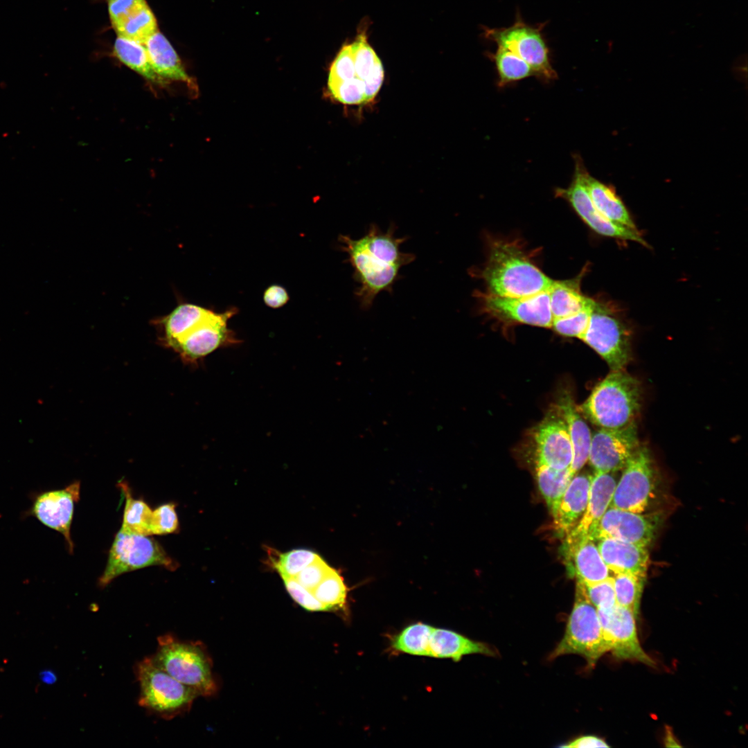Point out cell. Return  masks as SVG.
I'll return each instance as SVG.
<instances>
[{"label":"cell","instance_id":"1","mask_svg":"<svg viewBox=\"0 0 748 748\" xmlns=\"http://www.w3.org/2000/svg\"><path fill=\"white\" fill-rule=\"evenodd\" d=\"M396 229L391 223L382 231L377 224H371L361 238L339 237L340 249L347 254L346 261L353 269V277L358 284L355 295L362 310L370 309L380 292L391 293L401 268L416 258L414 254L400 250L407 238L396 237Z\"/></svg>","mask_w":748,"mask_h":748},{"label":"cell","instance_id":"2","mask_svg":"<svg viewBox=\"0 0 748 748\" xmlns=\"http://www.w3.org/2000/svg\"><path fill=\"white\" fill-rule=\"evenodd\" d=\"M641 400L639 381L623 370L612 371L577 409L600 428L618 429L636 421Z\"/></svg>","mask_w":748,"mask_h":748},{"label":"cell","instance_id":"3","mask_svg":"<svg viewBox=\"0 0 748 748\" xmlns=\"http://www.w3.org/2000/svg\"><path fill=\"white\" fill-rule=\"evenodd\" d=\"M489 293L508 297L535 295L549 290L553 280L545 275L515 244H493L481 271Z\"/></svg>","mask_w":748,"mask_h":748},{"label":"cell","instance_id":"4","mask_svg":"<svg viewBox=\"0 0 748 748\" xmlns=\"http://www.w3.org/2000/svg\"><path fill=\"white\" fill-rule=\"evenodd\" d=\"M134 673L139 684V705L163 720H170L187 712L198 697L194 690L159 666L152 656L139 661Z\"/></svg>","mask_w":748,"mask_h":748},{"label":"cell","instance_id":"5","mask_svg":"<svg viewBox=\"0 0 748 748\" xmlns=\"http://www.w3.org/2000/svg\"><path fill=\"white\" fill-rule=\"evenodd\" d=\"M152 657L159 666L198 696L216 692L210 660L199 643L181 641L171 634L159 636Z\"/></svg>","mask_w":748,"mask_h":748},{"label":"cell","instance_id":"6","mask_svg":"<svg viewBox=\"0 0 748 748\" xmlns=\"http://www.w3.org/2000/svg\"><path fill=\"white\" fill-rule=\"evenodd\" d=\"M609 651L597 609L588 599L585 585L577 582L575 601L564 634L549 659L568 654L582 656L590 667Z\"/></svg>","mask_w":748,"mask_h":748},{"label":"cell","instance_id":"7","mask_svg":"<svg viewBox=\"0 0 748 748\" xmlns=\"http://www.w3.org/2000/svg\"><path fill=\"white\" fill-rule=\"evenodd\" d=\"M154 565L170 571L177 568V562L156 540L120 529L109 550L105 571L98 580L99 585L106 587L123 573Z\"/></svg>","mask_w":748,"mask_h":748},{"label":"cell","instance_id":"8","mask_svg":"<svg viewBox=\"0 0 748 748\" xmlns=\"http://www.w3.org/2000/svg\"><path fill=\"white\" fill-rule=\"evenodd\" d=\"M607 363L623 370L632 357L630 332L609 305L595 301L588 328L581 339Z\"/></svg>","mask_w":748,"mask_h":748},{"label":"cell","instance_id":"9","mask_svg":"<svg viewBox=\"0 0 748 748\" xmlns=\"http://www.w3.org/2000/svg\"><path fill=\"white\" fill-rule=\"evenodd\" d=\"M544 24L533 26L525 23L517 13L515 22L505 28H484L485 37L497 46L517 54L533 69L535 75L546 80H554L549 48L542 35Z\"/></svg>","mask_w":748,"mask_h":748},{"label":"cell","instance_id":"10","mask_svg":"<svg viewBox=\"0 0 748 748\" xmlns=\"http://www.w3.org/2000/svg\"><path fill=\"white\" fill-rule=\"evenodd\" d=\"M237 310L224 312L212 311L202 322L185 335L172 343L168 349L177 353L181 360L190 366L197 365L217 349L239 344L240 340L228 327V321Z\"/></svg>","mask_w":748,"mask_h":748},{"label":"cell","instance_id":"11","mask_svg":"<svg viewBox=\"0 0 748 748\" xmlns=\"http://www.w3.org/2000/svg\"><path fill=\"white\" fill-rule=\"evenodd\" d=\"M617 482L609 506L643 513L653 497L656 470L648 448L640 445Z\"/></svg>","mask_w":748,"mask_h":748},{"label":"cell","instance_id":"12","mask_svg":"<svg viewBox=\"0 0 748 748\" xmlns=\"http://www.w3.org/2000/svg\"><path fill=\"white\" fill-rule=\"evenodd\" d=\"M80 482L75 481L62 489L34 493L31 505L24 514L62 534L70 553L73 551L71 526L74 506L80 499Z\"/></svg>","mask_w":748,"mask_h":748},{"label":"cell","instance_id":"13","mask_svg":"<svg viewBox=\"0 0 748 748\" xmlns=\"http://www.w3.org/2000/svg\"><path fill=\"white\" fill-rule=\"evenodd\" d=\"M639 446L636 421L618 429L599 428L591 434L588 461L595 472H615Z\"/></svg>","mask_w":748,"mask_h":748},{"label":"cell","instance_id":"14","mask_svg":"<svg viewBox=\"0 0 748 748\" xmlns=\"http://www.w3.org/2000/svg\"><path fill=\"white\" fill-rule=\"evenodd\" d=\"M659 523L654 514H642L609 507L587 535L596 541L611 537L647 548L652 542Z\"/></svg>","mask_w":748,"mask_h":748},{"label":"cell","instance_id":"15","mask_svg":"<svg viewBox=\"0 0 748 748\" xmlns=\"http://www.w3.org/2000/svg\"><path fill=\"white\" fill-rule=\"evenodd\" d=\"M597 612L609 651L620 659L654 665L640 645L636 617L632 611L616 604L610 609H597Z\"/></svg>","mask_w":748,"mask_h":748},{"label":"cell","instance_id":"16","mask_svg":"<svg viewBox=\"0 0 748 748\" xmlns=\"http://www.w3.org/2000/svg\"><path fill=\"white\" fill-rule=\"evenodd\" d=\"M483 310L497 319L534 326L551 328L553 316L549 290L523 297L481 294Z\"/></svg>","mask_w":748,"mask_h":748},{"label":"cell","instance_id":"17","mask_svg":"<svg viewBox=\"0 0 748 748\" xmlns=\"http://www.w3.org/2000/svg\"><path fill=\"white\" fill-rule=\"evenodd\" d=\"M571 184L567 188H558L556 195L568 201L580 218L596 233L616 239L630 240L648 247L637 229L614 222L603 215L594 205L582 183L578 169L575 167Z\"/></svg>","mask_w":748,"mask_h":748},{"label":"cell","instance_id":"18","mask_svg":"<svg viewBox=\"0 0 748 748\" xmlns=\"http://www.w3.org/2000/svg\"><path fill=\"white\" fill-rule=\"evenodd\" d=\"M535 463L556 470L570 467L573 450L565 422L553 407L534 431Z\"/></svg>","mask_w":748,"mask_h":748},{"label":"cell","instance_id":"19","mask_svg":"<svg viewBox=\"0 0 748 748\" xmlns=\"http://www.w3.org/2000/svg\"><path fill=\"white\" fill-rule=\"evenodd\" d=\"M614 472H595L592 477L586 510L576 526L567 535V548L587 537L609 507L617 483Z\"/></svg>","mask_w":748,"mask_h":748},{"label":"cell","instance_id":"20","mask_svg":"<svg viewBox=\"0 0 748 748\" xmlns=\"http://www.w3.org/2000/svg\"><path fill=\"white\" fill-rule=\"evenodd\" d=\"M605 564L614 574L632 573L645 577L649 555L647 549L611 537L598 540Z\"/></svg>","mask_w":748,"mask_h":748},{"label":"cell","instance_id":"21","mask_svg":"<svg viewBox=\"0 0 748 748\" xmlns=\"http://www.w3.org/2000/svg\"><path fill=\"white\" fill-rule=\"evenodd\" d=\"M592 476L589 474L574 475L571 479L553 517L554 528L562 535H567L582 517L589 499Z\"/></svg>","mask_w":748,"mask_h":748},{"label":"cell","instance_id":"22","mask_svg":"<svg viewBox=\"0 0 748 748\" xmlns=\"http://www.w3.org/2000/svg\"><path fill=\"white\" fill-rule=\"evenodd\" d=\"M213 310L190 303H182L170 313L151 321L158 334L159 343L168 348L205 318Z\"/></svg>","mask_w":748,"mask_h":748},{"label":"cell","instance_id":"23","mask_svg":"<svg viewBox=\"0 0 748 748\" xmlns=\"http://www.w3.org/2000/svg\"><path fill=\"white\" fill-rule=\"evenodd\" d=\"M554 408L567 427L573 450V458L569 469L571 474L575 475L588 461L591 433L569 393H563Z\"/></svg>","mask_w":748,"mask_h":748},{"label":"cell","instance_id":"24","mask_svg":"<svg viewBox=\"0 0 748 748\" xmlns=\"http://www.w3.org/2000/svg\"><path fill=\"white\" fill-rule=\"evenodd\" d=\"M576 167L578 169L585 188L597 210L614 222L636 229L630 213L614 189L591 176L578 157L576 159Z\"/></svg>","mask_w":748,"mask_h":748},{"label":"cell","instance_id":"25","mask_svg":"<svg viewBox=\"0 0 748 748\" xmlns=\"http://www.w3.org/2000/svg\"><path fill=\"white\" fill-rule=\"evenodd\" d=\"M150 63L156 73L166 81L185 82L193 88V80L187 74L181 61L168 39L157 30L144 43Z\"/></svg>","mask_w":748,"mask_h":748},{"label":"cell","instance_id":"26","mask_svg":"<svg viewBox=\"0 0 748 748\" xmlns=\"http://www.w3.org/2000/svg\"><path fill=\"white\" fill-rule=\"evenodd\" d=\"M430 657L460 661L463 656L481 654L495 656L496 652L488 644L472 640L454 631L434 627L429 641Z\"/></svg>","mask_w":748,"mask_h":748},{"label":"cell","instance_id":"27","mask_svg":"<svg viewBox=\"0 0 748 748\" xmlns=\"http://www.w3.org/2000/svg\"><path fill=\"white\" fill-rule=\"evenodd\" d=\"M567 549L578 581L592 584L610 576V571L594 540L587 536Z\"/></svg>","mask_w":748,"mask_h":748},{"label":"cell","instance_id":"28","mask_svg":"<svg viewBox=\"0 0 748 748\" xmlns=\"http://www.w3.org/2000/svg\"><path fill=\"white\" fill-rule=\"evenodd\" d=\"M113 52L118 60L151 83L159 86L168 83L154 71L143 44L117 36Z\"/></svg>","mask_w":748,"mask_h":748},{"label":"cell","instance_id":"29","mask_svg":"<svg viewBox=\"0 0 748 748\" xmlns=\"http://www.w3.org/2000/svg\"><path fill=\"white\" fill-rule=\"evenodd\" d=\"M553 319L564 317L594 304V300L583 295L578 283L553 281L549 290Z\"/></svg>","mask_w":748,"mask_h":748},{"label":"cell","instance_id":"30","mask_svg":"<svg viewBox=\"0 0 748 748\" xmlns=\"http://www.w3.org/2000/svg\"><path fill=\"white\" fill-rule=\"evenodd\" d=\"M535 472L538 486L546 502L548 508L553 516L560 504L561 499L574 476L569 467L556 470L548 465L535 463Z\"/></svg>","mask_w":748,"mask_h":748},{"label":"cell","instance_id":"31","mask_svg":"<svg viewBox=\"0 0 748 748\" xmlns=\"http://www.w3.org/2000/svg\"><path fill=\"white\" fill-rule=\"evenodd\" d=\"M117 36L143 44L158 30L157 19L145 3L113 28Z\"/></svg>","mask_w":748,"mask_h":748},{"label":"cell","instance_id":"32","mask_svg":"<svg viewBox=\"0 0 748 748\" xmlns=\"http://www.w3.org/2000/svg\"><path fill=\"white\" fill-rule=\"evenodd\" d=\"M434 627L418 622L404 627L391 641V648L398 652L430 657L429 641Z\"/></svg>","mask_w":748,"mask_h":748},{"label":"cell","instance_id":"33","mask_svg":"<svg viewBox=\"0 0 748 748\" xmlns=\"http://www.w3.org/2000/svg\"><path fill=\"white\" fill-rule=\"evenodd\" d=\"M118 486L125 497L121 530L143 535H151L152 509L143 500L132 497L127 483L120 482Z\"/></svg>","mask_w":748,"mask_h":748},{"label":"cell","instance_id":"34","mask_svg":"<svg viewBox=\"0 0 748 748\" xmlns=\"http://www.w3.org/2000/svg\"><path fill=\"white\" fill-rule=\"evenodd\" d=\"M494 62L498 76L499 85L505 86L531 75H535L529 64L511 51L497 46L496 51L488 53Z\"/></svg>","mask_w":748,"mask_h":748},{"label":"cell","instance_id":"35","mask_svg":"<svg viewBox=\"0 0 748 748\" xmlns=\"http://www.w3.org/2000/svg\"><path fill=\"white\" fill-rule=\"evenodd\" d=\"M612 578L616 604L629 609L636 618L645 577L617 573Z\"/></svg>","mask_w":748,"mask_h":748},{"label":"cell","instance_id":"36","mask_svg":"<svg viewBox=\"0 0 748 748\" xmlns=\"http://www.w3.org/2000/svg\"><path fill=\"white\" fill-rule=\"evenodd\" d=\"M327 611L343 609L347 598V589L343 578L333 568L312 591Z\"/></svg>","mask_w":748,"mask_h":748},{"label":"cell","instance_id":"37","mask_svg":"<svg viewBox=\"0 0 748 748\" xmlns=\"http://www.w3.org/2000/svg\"><path fill=\"white\" fill-rule=\"evenodd\" d=\"M319 557L317 553L308 549H293L279 555L274 566L282 578H294Z\"/></svg>","mask_w":748,"mask_h":748},{"label":"cell","instance_id":"38","mask_svg":"<svg viewBox=\"0 0 748 748\" xmlns=\"http://www.w3.org/2000/svg\"><path fill=\"white\" fill-rule=\"evenodd\" d=\"M595 301L593 305L574 314L553 319L551 328L561 335L581 339L588 328Z\"/></svg>","mask_w":748,"mask_h":748},{"label":"cell","instance_id":"39","mask_svg":"<svg viewBox=\"0 0 748 748\" xmlns=\"http://www.w3.org/2000/svg\"><path fill=\"white\" fill-rule=\"evenodd\" d=\"M356 77L364 80L371 73L379 59L368 44L364 34H359L350 44Z\"/></svg>","mask_w":748,"mask_h":748},{"label":"cell","instance_id":"40","mask_svg":"<svg viewBox=\"0 0 748 748\" xmlns=\"http://www.w3.org/2000/svg\"><path fill=\"white\" fill-rule=\"evenodd\" d=\"M328 87L333 98L345 105L365 103L364 83L358 78L328 84Z\"/></svg>","mask_w":748,"mask_h":748},{"label":"cell","instance_id":"41","mask_svg":"<svg viewBox=\"0 0 748 748\" xmlns=\"http://www.w3.org/2000/svg\"><path fill=\"white\" fill-rule=\"evenodd\" d=\"M584 585L588 599L597 609H610L616 605L612 577Z\"/></svg>","mask_w":748,"mask_h":748},{"label":"cell","instance_id":"42","mask_svg":"<svg viewBox=\"0 0 748 748\" xmlns=\"http://www.w3.org/2000/svg\"><path fill=\"white\" fill-rule=\"evenodd\" d=\"M176 505L173 503L165 504L152 510L150 524L152 535H166L175 533L179 528Z\"/></svg>","mask_w":748,"mask_h":748},{"label":"cell","instance_id":"43","mask_svg":"<svg viewBox=\"0 0 748 748\" xmlns=\"http://www.w3.org/2000/svg\"><path fill=\"white\" fill-rule=\"evenodd\" d=\"M355 78L357 77L350 44L344 45L331 65L328 84L346 81Z\"/></svg>","mask_w":748,"mask_h":748},{"label":"cell","instance_id":"44","mask_svg":"<svg viewBox=\"0 0 748 748\" xmlns=\"http://www.w3.org/2000/svg\"><path fill=\"white\" fill-rule=\"evenodd\" d=\"M285 588L291 597L305 609L311 612L327 611L318 600L312 591L304 587L294 578H283Z\"/></svg>","mask_w":748,"mask_h":748},{"label":"cell","instance_id":"45","mask_svg":"<svg viewBox=\"0 0 748 748\" xmlns=\"http://www.w3.org/2000/svg\"><path fill=\"white\" fill-rule=\"evenodd\" d=\"M332 569L319 556L316 560L305 567L294 579L304 587L313 591Z\"/></svg>","mask_w":748,"mask_h":748},{"label":"cell","instance_id":"46","mask_svg":"<svg viewBox=\"0 0 748 748\" xmlns=\"http://www.w3.org/2000/svg\"><path fill=\"white\" fill-rule=\"evenodd\" d=\"M111 24L114 28L130 14L145 4V0H105Z\"/></svg>","mask_w":748,"mask_h":748},{"label":"cell","instance_id":"47","mask_svg":"<svg viewBox=\"0 0 748 748\" xmlns=\"http://www.w3.org/2000/svg\"><path fill=\"white\" fill-rule=\"evenodd\" d=\"M384 80V69L377 60L369 75L363 80L365 87V103L372 100L378 93Z\"/></svg>","mask_w":748,"mask_h":748},{"label":"cell","instance_id":"48","mask_svg":"<svg viewBox=\"0 0 748 748\" xmlns=\"http://www.w3.org/2000/svg\"><path fill=\"white\" fill-rule=\"evenodd\" d=\"M263 301L268 307L278 308L287 303L289 295L283 287L278 285H272L265 290L263 294Z\"/></svg>","mask_w":748,"mask_h":748},{"label":"cell","instance_id":"49","mask_svg":"<svg viewBox=\"0 0 748 748\" xmlns=\"http://www.w3.org/2000/svg\"><path fill=\"white\" fill-rule=\"evenodd\" d=\"M560 747L564 748H593L609 747V746L603 738L596 736L588 735L575 738Z\"/></svg>","mask_w":748,"mask_h":748},{"label":"cell","instance_id":"50","mask_svg":"<svg viewBox=\"0 0 748 748\" xmlns=\"http://www.w3.org/2000/svg\"><path fill=\"white\" fill-rule=\"evenodd\" d=\"M39 679L47 685H53L56 683L57 677L55 673L51 669L42 670L39 674Z\"/></svg>","mask_w":748,"mask_h":748},{"label":"cell","instance_id":"51","mask_svg":"<svg viewBox=\"0 0 748 748\" xmlns=\"http://www.w3.org/2000/svg\"><path fill=\"white\" fill-rule=\"evenodd\" d=\"M666 745L667 747H680L681 745L677 743V741L671 731H667L666 734Z\"/></svg>","mask_w":748,"mask_h":748}]
</instances>
